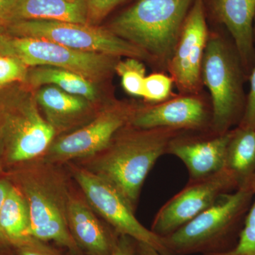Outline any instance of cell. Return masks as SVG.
Listing matches in <instances>:
<instances>
[{
	"label": "cell",
	"instance_id": "9",
	"mask_svg": "<svg viewBox=\"0 0 255 255\" xmlns=\"http://www.w3.org/2000/svg\"><path fill=\"white\" fill-rule=\"evenodd\" d=\"M71 170L88 204L119 235L148 245L161 254L169 255L163 238L140 223L135 211L112 184L85 167L73 166Z\"/></svg>",
	"mask_w": 255,
	"mask_h": 255
},
{
	"label": "cell",
	"instance_id": "33",
	"mask_svg": "<svg viewBox=\"0 0 255 255\" xmlns=\"http://www.w3.org/2000/svg\"><path fill=\"white\" fill-rule=\"evenodd\" d=\"M254 37H255V18L254 21Z\"/></svg>",
	"mask_w": 255,
	"mask_h": 255
},
{
	"label": "cell",
	"instance_id": "4",
	"mask_svg": "<svg viewBox=\"0 0 255 255\" xmlns=\"http://www.w3.org/2000/svg\"><path fill=\"white\" fill-rule=\"evenodd\" d=\"M246 74L233 40L217 36L209 38L201 67V80L212 101L210 130L226 133L241 122L246 95Z\"/></svg>",
	"mask_w": 255,
	"mask_h": 255
},
{
	"label": "cell",
	"instance_id": "14",
	"mask_svg": "<svg viewBox=\"0 0 255 255\" xmlns=\"http://www.w3.org/2000/svg\"><path fill=\"white\" fill-rule=\"evenodd\" d=\"M182 132L172 139L167 154L182 161L189 172V180L203 179L225 169L232 130L223 134L212 132L206 137L185 136Z\"/></svg>",
	"mask_w": 255,
	"mask_h": 255
},
{
	"label": "cell",
	"instance_id": "8",
	"mask_svg": "<svg viewBox=\"0 0 255 255\" xmlns=\"http://www.w3.org/2000/svg\"><path fill=\"white\" fill-rule=\"evenodd\" d=\"M0 113V130L9 162H24L46 152L56 130L40 114L35 97L20 92Z\"/></svg>",
	"mask_w": 255,
	"mask_h": 255
},
{
	"label": "cell",
	"instance_id": "28",
	"mask_svg": "<svg viewBox=\"0 0 255 255\" xmlns=\"http://www.w3.org/2000/svg\"><path fill=\"white\" fill-rule=\"evenodd\" d=\"M250 89L246 96V107L239 127L255 129V63L248 76Z\"/></svg>",
	"mask_w": 255,
	"mask_h": 255
},
{
	"label": "cell",
	"instance_id": "19",
	"mask_svg": "<svg viewBox=\"0 0 255 255\" xmlns=\"http://www.w3.org/2000/svg\"><path fill=\"white\" fill-rule=\"evenodd\" d=\"M225 169L240 187L255 176V129L238 126L232 129L226 152Z\"/></svg>",
	"mask_w": 255,
	"mask_h": 255
},
{
	"label": "cell",
	"instance_id": "12",
	"mask_svg": "<svg viewBox=\"0 0 255 255\" xmlns=\"http://www.w3.org/2000/svg\"><path fill=\"white\" fill-rule=\"evenodd\" d=\"M208 40L204 0H194L174 54L167 64L172 78L184 93H194L200 86L201 67Z\"/></svg>",
	"mask_w": 255,
	"mask_h": 255
},
{
	"label": "cell",
	"instance_id": "16",
	"mask_svg": "<svg viewBox=\"0 0 255 255\" xmlns=\"http://www.w3.org/2000/svg\"><path fill=\"white\" fill-rule=\"evenodd\" d=\"M213 9L229 32L248 78L255 63V0H213Z\"/></svg>",
	"mask_w": 255,
	"mask_h": 255
},
{
	"label": "cell",
	"instance_id": "2",
	"mask_svg": "<svg viewBox=\"0 0 255 255\" xmlns=\"http://www.w3.org/2000/svg\"><path fill=\"white\" fill-rule=\"evenodd\" d=\"M194 0H138L110 25L112 33L168 64Z\"/></svg>",
	"mask_w": 255,
	"mask_h": 255
},
{
	"label": "cell",
	"instance_id": "26",
	"mask_svg": "<svg viewBox=\"0 0 255 255\" xmlns=\"http://www.w3.org/2000/svg\"><path fill=\"white\" fill-rule=\"evenodd\" d=\"M127 0H87L88 24L97 26L111 11Z\"/></svg>",
	"mask_w": 255,
	"mask_h": 255
},
{
	"label": "cell",
	"instance_id": "18",
	"mask_svg": "<svg viewBox=\"0 0 255 255\" xmlns=\"http://www.w3.org/2000/svg\"><path fill=\"white\" fill-rule=\"evenodd\" d=\"M35 99L46 113V120L55 130H62L78 122L88 110L90 102L53 85L41 87Z\"/></svg>",
	"mask_w": 255,
	"mask_h": 255
},
{
	"label": "cell",
	"instance_id": "1",
	"mask_svg": "<svg viewBox=\"0 0 255 255\" xmlns=\"http://www.w3.org/2000/svg\"><path fill=\"white\" fill-rule=\"evenodd\" d=\"M184 131L137 128L128 124L105 150L88 159L85 168L110 183L135 211L142 185L172 139Z\"/></svg>",
	"mask_w": 255,
	"mask_h": 255
},
{
	"label": "cell",
	"instance_id": "27",
	"mask_svg": "<svg viewBox=\"0 0 255 255\" xmlns=\"http://www.w3.org/2000/svg\"><path fill=\"white\" fill-rule=\"evenodd\" d=\"M17 255H60L46 246L44 242L31 237H25L11 243Z\"/></svg>",
	"mask_w": 255,
	"mask_h": 255
},
{
	"label": "cell",
	"instance_id": "11",
	"mask_svg": "<svg viewBox=\"0 0 255 255\" xmlns=\"http://www.w3.org/2000/svg\"><path fill=\"white\" fill-rule=\"evenodd\" d=\"M135 109L122 104L107 107L87 125L52 142L43 154V162L53 164L90 158L100 153L110 145L117 132L129 124Z\"/></svg>",
	"mask_w": 255,
	"mask_h": 255
},
{
	"label": "cell",
	"instance_id": "15",
	"mask_svg": "<svg viewBox=\"0 0 255 255\" xmlns=\"http://www.w3.org/2000/svg\"><path fill=\"white\" fill-rule=\"evenodd\" d=\"M67 220L72 237L82 253L110 255L115 249L120 235L101 222L86 199L69 193Z\"/></svg>",
	"mask_w": 255,
	"mask_h": 255
},
{
	"label": "cell",
	"instance_id": "30",
	"mask_svg": "<svg viewBox=\"0 0 255 255\" xmlns=\"http://www.w3.org/2000/svg\"><path fill=\"white\" fill-rule=\"evenodd\" d=\"M15 0H0V33L6 31L10 23Z\"/></svg>",
	"mask_w": 255,
	"mask_h": 255
},
{
	"label": "cell",
	"instance_id": "22",
	"mask_svg": "<svg viewBox=\"0 0 255 255\" xmlns=\"http://www.w3.org/2000/svg\"><path fill=\"white\" fill-rule=\"evenodd\" d=\"M115 72L122 78V86L127 93L142 97L146 71L141 60L134 58L119 60L116 65Z\"/></svg>",
	"mask_w": 255,
	"mask_h": 255
},
{
	"label": "cell",
	"instance_id": "25",
	"mask_svg": "<svg viewBox=\"0 0 255 255\" xmlns=\"http://www.w3.org/2000/svg\"><path fill=\"white\" fill-rule=\"evenodd\" d=\"M27 67L12 57L0 55V87L16 81H24Z\"/></svg>",
	"mask_w": 255,
	"mask_h": 255
},
{
	"label": "cell",
	"instance_id": "7",
	"mask_svg": "<svg viewBox=\"0 0 255 255\" xmlns=\"http://www.w3.org/2000/svg\"><path fill=\"white\" fill-rule=\"evenodd\" d=\"M0 55L16 58L26 67L51 66L66 69L92 82L115 72L117 57L85 53L47 40L0 33Z\"/></svg>",
	"mask_w": 255,
	"mask_h": 255
},
{
	"label": "cell",
	"instance_id": "32",
	"mask_svg": "<svg viewBox=\"0 0 255 255\" xmlns=\"http://www.w3.org/2000/svg\"><path fill=\"white\" fill-rule=\"evenodd\" d=\"M135 255H164L161 254L158 251H156L152 247L146 245L145 243H135Z\"/></svg>",
	"mask_w": 255,
	"mask_h": 255
},
{
	"label": "cell",
	"instance_id": "3",
	"mask_svg": "<svg viewBox=\"0 0 255 255\" xmlns=\"http://www.w3.org/2000/svg\"><path fill=\"white\" fill-rule=\"evenodd\" d=\"M255 190V176L223 194L209 208L163 238L169 255H207L227 250L226 243L247 214Z\"/></svg>",
	"mask_w": 255,
	"mask_h": 255
},
{
	"label": "cell",
	"instance_id": "6",
	"mask_svg": "<svg viewBox=\"0 0 255 255\" xmlns=\"http://www.w3.org/2000/svg\"><path fill=\"white\" fill-rule=\"evenodd\" d=\"M5 32L15 36L47 40L85 53L140 60L149 58L145 51L114 34L109 28L88 23L54 20H24L10 23Z\"/></svg>",
	"mask_w": 255,
	"mask_h": 255
},
{
	"label": "cell",
	"instance_id": "29",
	"mask_svg": "<svg viewBox=\"0 0 255 255\" xmlns=\"http://www.w3.org/2000/svg\"><path fill=\"white\" fill-rule=\"evenodd\" d=\"M135 243L132 238L120 235L115 249L110 255H135Z\"/></svg>",
	"mask_w": 255,
	"mask_h": 255
},
{
	"label": "cell",
	"instance_id": "17",
	"mask_svg": "<svg viewBox=\"0 0 255 255\" xmlns=\"http://www.w3.org/2000/svg\"><path fill=\"white\" fill-rule=\"evenodd\" d=\"M32 19L88 23L87 0H15L10 23Z\"/></svg>",
	"mask_w": 255,
	"mask_h": 255
},
{
	"label": "cell",
	"instance_id": "10",
	"mask_svg": "<svg viewBox=\"0 0 255 255\" xmlns=\"http://www.w3.org/2000/svg\"><path fill=\"white\" fill-rule=\"evenodd\" d=\"M239 187L226 169L203 179L189 180L157 211L150 230L159 237H166L204 212L219 196Z\"/></svg>",
	"mask_w": 255,
	"mask_h": 255
},
{
	"label": "cell",
	"instance_id": "31",
	"mask_svg": "<svg viewBox=\"0 0 255 255\" xmlns=\"http://www.w3.org/2000/svg\"><path fill=\"white\" fill-rule=\"evenodd\" d=\"M11 187V184L6 182V181L0 180V212H1V208H2L5 199H6V196H7L8 193H9ZM0 241L8 242L5 239L3 235L1 234V231H0Z\"/></svg>",
	"mask_w": 255,
	"mask_h": 255
},
{
	"label": "cell",
	"instance_id": "21",
	"mask_svg": "<svg viewBox=\"0 0 255 255\" xmlns=\"http://www.w3.org/2000/svg\"><path fill=\"white\" fill-rule=\"evenodd\" d=\"M29 226L27 204L22 193L11 186L0 212V231L9 243L26 237Z\"/></svg>",
	"mask_w": 255,
	"mask_h": 255
},
{
	"label": "cell",
	"instance_id": "20",
	"mask_svg": "<svg viewBox=\"0 0 255 255\" xmlns=\"http://www.w3.org/2000/svg\"><path fill=\"white\" fill-rule=\"evenodd\" d=\"M24 81L33 87L53 85L90 102L95 100L97 96L93 82L78 74L56 67H32L27 70Z\"/></svg>",
	"mask_w": 255,
	"mask_h": 255
},
{
	"label": "cell",
	"instance_id": "13",
	"mask_svg": "<svg viewBox=\"0 0 255 255\" xmlns=\"http://www.w3.org/2000/svg\"><path fill=\"white\" fill-rule=\"evenodd\" d=\"M211 114L196 97H181L136 107L129 125L141 129L171 128L179 131L211 128Z\"/></svg>",
	"mask_w": 255,
	"mask_h": 255
},
{
	"label": "cell",
	"instance_id": "24",
	"mask_svg": "<svg viewBox=\"0 0 255 255\" xmlns=\"http://www.w3.org/2000/svg\"><path fill=\"white\" fill-rule=\"evenodd\" d=\"M173 82V79L164 74H152L145 79L142 97L152 103L164 102L172 93Z\"/></svg>",
	"mask_w": 255,
	"mask_h": 255
},
{
	"label": "cell",
	"instance_id": "23",
	"mask_svg": "<svg viewBox=\"0 0 255 255\" xmlns=\"http://www.w3.org/2000/svg\"><path fill=\"white\" fill-rule=\"evenodd\" d=\"M204 255H255V190L236 244L226 251Z\"/></svg>",
	"mask_w": 255,
	"mask_h": 255
},
{
	"label": "cell",
	"instance_id": "5",
	"mask_svg": "<svg viewBox=\"0 0 255 255\" xmlns=\"http://www.w3.org/2000/svg\"><path fill=\"white\" fill-rule=\"evenodd\" d=\"M48 167V164L43 162L23 181V196L29 214L26 237L44 243L55 242L73 255H82L69 230L68 189L62 179Z\"/></svg>",
	"mask_w": 255,
	"mask_h": 255
},
{
	"label": "cell",
	"instance_id": "34",
	"mask_svg": "<svg viewBox=\"0 0 255 255\" xmlns=\"http://www.w3.org/2000/svg\"><path fill=\"white\" fill-rule=\"evenodd\" d=\"M0 121H1V113H0Z\"/></svg>",
	"mask_w": 255,
	"mask_h": 255
}]
</instances>
